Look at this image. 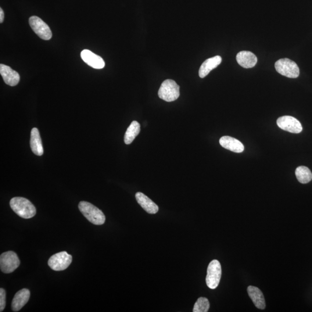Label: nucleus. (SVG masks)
I'll use <instances>...</instances> for the list:
<instances>
[{
    "label": "nucleus",
    "instance_id": "obj_1",
    "mask_svg": "<svg viewBox=\"0 0 312 312\" xmlns=\"http://www.w3.org/2000/svg\"><path fill=\"white\" fill-rule=\"evenodd\" d=\"M10 206L18 216L30 218L36 214V208L29 200L23 197H14L10 201Z\"/></svg>",
    "mask_w": 312,
    "mask_h": 312
},
{
    "label": "nucleus",
    "instance_id": "obj_2",
    "mask_svg": "<svg viewBox=\"0 0 312 312\" xmlns=\"http://www.w3.org/2000/svg\"><path fill=\"white\" fill-rule=\"evenodd\" d=\"M78 208L84 216L93 224L100 225L105 223V215L102 210L93 204L87 202H81L79 204Z\"/></svg>",
    "mask_w": 312,
    "mask_h": 312
},
{
    "label": "nucleus",
    "instance_id": "obj_3",
    "mask_svg": "<svg viewBox=\"0 0 312 312\" xmlns=\"http://www.w3.org/2000/svg\"><path fill=\"white\" fill-rule=\"evenodd\" d=\"M179 86L175 81L171 80L164 81L159 89L158 95L161 99L167 102H173L177 100L179 96Z\"/></svg>",
    "mask_w": 312,
    "mask_h": 312
},
{
    "label": "nucleus",
    "instance_id": "obj_4",
    "mask_svg": "<svg viewBox=\"0 0 312 312\" xmlns=\"http://www.w3.org/2000/svg\"><path fill=\"white\" fill-rule=\"evenodd\" d=\"M276 70L283 76L290 78H296L299 76L300 69L297 64L289 59H282L275 63Z\"/></svg>",
    "mask_w": 312,
    "mask_h": 312
},
{
    "label": "nucleus",
    "instance_id": "obj_5",
    "mask_svg": "<svg viewBox=\"0 0 312 312\" xmlns=\"http://www.w3.org/2000/svg\"><path fill=\"white\" fill-rule=\"evenodd\" d=\"M20 264L19 257L12 251L3 253L0 256V268L3 273H12L19 267Z\"/></svg>",
    "mask_w": 312,
    "mask_h": 312
},
{
    "label": "nucleus",
    "instance_id": "obj_6",
    "mask_svg": "<svg viewBox=\"0 0 312 312\" xmlns=\"http://www.w3.org/2000/svg\"><path fill=\"white\" fill-rule=\"evenodd\" d=\"M221 277V267L217 260L211 261L208 265L206 283L208 288L215 289L217 288Z\"/></svg>",
    "mask_w": 312,
    "mask_h": 312
},
{
    "label": "nucleus",
    "instance_id": "obj_7",
    "mask_svg": "<svg viewBox=\"0 0 312 312\" xmlns=\"http://www.w3.org/2000/svg\"><path fill=\"white\" fill-rule=\"evenodd\" d=\"M73 261V257L67 252H62L50 257L48 265L52 270L55 271H62L66 270Z\"/></svg>",
    "mask_w": 312,
    "mask_h": 312
},
{
    "label": "nucleus",
    "instance_id": "obj_8",
    "mask_svg": "<svg viewBox=\"0 0 312 312\" xmlns=\"http://www.w3.org/2000/svg\"><path fill=\"white\" fill-rule=\"evenodd\" d=\"M29 24L34 33L44 40H49L52 37L51 28L41 18L33 16L30 17Z\"/></svg>",
    "mask_w": 312,
    "mask_h": 312
},
{
    "label": "nucleus",
    "instance_id": "obj_9",
    "mask_svg": "<svg viewBox=\"0 0 312 312\" xmlns=\"http://www.w3.org/2000/svg\"><path fill=\"white\" fill-rule=\"evenodd\" d=\"M279 128L294 134L300 133L303 131L302 125L295 117L284 116L279 117L277 121Z\"/></svg>",
    "mask_w": 312,
    "mask_h": 312
},
{
    "label": "nucleus",
    "instance_id": "obj_10",
    "mask_svg": "<svg viewBox=\"0 0 312 312\" xmlns=\"http://www.w3.org/2000/svg\"><path fill=\"white\" fill-rule=\"evenodd\" d=\"M81 56L82 59L93 69H102L105 66V62L101 57L89 50L85 49L82 51Z\"/></svg>",
    "mask_w": 312,
    "mask_h": 312
},
{
    "label": "nucleus",
    "instance_id": "obj_11",
    "mask_svg": "<svg viewBox=\"0 0 312 312\" xmlns=\"http://www.w3.org/2000/svg\"><path fill=\"white\" fill-rule=\"evenodd\" d=\"M0 74L3 81L6 85L10 87H15L20 81V75L17 72L14 71L9 66L1 64L0 65Z\"/></svg>",
    "mask_w": 312,
    "mask_h": 312
},
{
    "label": "nucleus",
    "instance_id": "obj_12",
    "mask_svg": "<svg viewBox=\"0 0 312 312\" xmlns=\"http://www.w3.org/2000/svg\"><path fill=\"white\" fill-rule=\"evenodd\" d=\"M137 202L147 213L156 214L159 211V207L151 199L141 192L136 193Z\"/></svg>",
    "mask_w": 312,
    "mask_h": 312
},
{
    "label": "nucleus",
    "instance_id": "obj_13",
    "mask_svg": "<svg viewBox=\"0 0 312 312\" xmlns=\"http://www.w3.org/2000/svg\"><path fill=\"white\" fill-rule=\"evenodd\" d=\"M30 297V292L27 289H23L16 293L14 296L11 308L13 312L19 311L26 305Z\"/></svg>",
    "mask_w": 312,
    "mask_h": 312
},
{
    "label": "nucleus",
    "instance_id": "obj_14",
    "mask_svg": "<svg viewBox=\"0 0 312 312\" xmlns=\"http://www.w3.org/2000/svg\"><path fill=\"white\" fill-rule=\"evenodd\" d=\"M236 61L240 66L245 69H250L256 65L257 58L254 53L249 51H241L236 55Z\"/></svg>",
    "mask_w": 312,
    "mask_h": 312
},
{
    "label": "nucleus",
    "instance_id": "obj_15",
    "mask_svg": "<svg viewBox=\"0 0 312 312\" xmlns=\"http://www.w3.org/2000/svg\"><path fill=\"white\" fill-rule=\"evenodd\" d=\"M219 143L223 148L235 153L243 152L244 146L242 143L234 138L224 136L220 139Z\"/></svg>",
    "mask_w": 312,
    "mask_h": 312
},
{
    "label": "nucleus",
    "instance_id": "obj_16",
    "mask_svg": "<svg viewBox=\"0 0 312 312\" xmlns=\"http://www.w3.org/2000/svg\"><path fill=\"white\" fill-rule=\"evenodd\" d=\"M221 61L222 59L220 56H216L206 60L199 70L200 77L204 78L207 77L211 70L220 65Z\"/></svg>",
    "mask_w": 312,
    "mask_h": 312
},
{
    "label": "nucleus",
    "instance_id": "obj_17",
    "mask_svg": "<svg viewBox=\"0 0 312 312\" xmlns=\"http://www.w3.org/2000/svg\"><path fill=\"white\" fill-rule=\"evenodd\" d=\"M247 293L253 303L258 309L263 310L265 308V301L263 293L256 287L250 286L247 288Z\"/></svg>",
    "mask_w": 312,
    "mask_h": 312
},
{
    "label": "nucleus",
    "instance_id": "obj_18",
    "mask_svg": "<svg viewBox=\"0 0 312 312\" xmlns=\"http://www.w3.org/2000/svg\"><path fill=\"white\" fill-rule=\"evenodd\" d=\"M30 147L35 155L42 156L44 153L42 140L39 130L37 128H33L31 131Z\"/></svg>",
    "mask_w": 312,
    "mask_h": 312
},
{
    "label": "nucleus",
    "instance_id": "obj_19",
    "mask_svg": "<svg viewBox=\"0 0 312 312\" xmlns=\"http://www.w3.org/2000/svg\"><path fill=\"white\" fill-rule=\"evenodd\" d=\"M140 131H141V126H140L138 122L137 121H132L124 135V140L125 144H131L139 134Z\"/></svg>",
    "mask_w": 312,
    "mask_h": 312
},
{
    "label": "nucleus",
    "instance_id": "obj_20",
    "mask_svg": "<svg viewBox=\"0 0 312 312\" xmlns=\"http://www.w3.org/2000/svg\"><path fill=\"white\" fill-rule=\"evenodd\" d=\"M296 177L301 184H307L312 180V173L307 167L300 166L296 170Z\"/></svg>",
    "mask_w": 312,
    "mask_h": 312
},
{
    "label": "nucleus",
    "instance_id": "obj_21",
    "mask_svg": "<svg viewBox=\"0 0 312 312\" xmlns=\"http://www.w3.org/2000/svg\"><path fill=\"white\" fill-rule=\"evenodd\" d=\"M209 301L205 297H200L197 300L193 308L194 312H207L209 310Z\"/></svg>",
    "mask_w": 312,
    "mask_h": 312
},
{
    "label": "nucleus",
    "instance_id": "obj_22",
    "mask_svg": "<svg viewBox=\"0 0 312 312\" xmlns=\"http://www.w3.org/2000/svg\"><path fill=\"white\" fill-rule=\"evenodd\" d=\"M6 306V292L2 288L0 289V312L4 310Z\"/></svg>",
    "mask_w": 312,
    "mask_h": 312
},
{
    "label": "nucleus",
    "instance_id": "obj_23",
    "mask_svg": "<svg viewBox=\"0 0 312 312\" xmlns=\"http://www.w3.org/2000/svg\"><path fill=\"white\" fill-rule=\"evenodd\" d=\"M3 19H4V13L2 8H0V23L3 22Z\"/></svg>",
    "mask_w": 312,
    "mask_h": 312
}]
</instances>
